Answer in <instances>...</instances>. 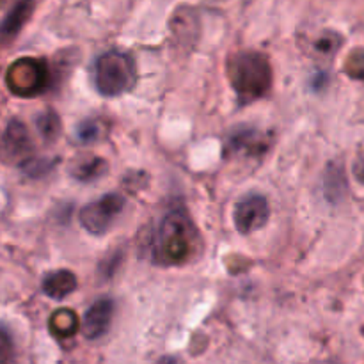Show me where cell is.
<instances>
[{
    "mask_svg": "<svg viewBox=\"0 0 364 364\" xmlns=\"http://www.w3.org/2000/svg\"><path fill=\"white\" fill-rule=\"evenodd\" d=\"M6 84L7 89L20 98L41 95L50 85L48 64L36 57H21L7 68Z\"/></svg>",
    "mask_w": 364,
    "mask_h": 364,
    "instance_id": "277c9868",
    "label": "cell"
},
{
    "mask_svg": "<svg viewBox=\"0 0 364 364\" xmlns=\"http://www.w3.org/2000/svg\"><path fill=\"white\" fill-rule=\"evenodd\" d=\"M124 208V198L121 194H105L89 203L80 210V224L87 233L105 235L112 228Z\"/></svg>",
    "mask_w": 364,
    "mask_h": 364,
    "instance_id": "5b68a950",
    "label": "cell"
},
{
    "mask_svg": "<svg viewBox=\"0 0 364 364\" xmlns=\"http://www.w3.org/2000/svg\"><path fill=\"white\" fill-rule=\"evenodd\" d=\"M323 192L331 203H338L347 194V176L341 164L331 162L326 169L323 178Z\"/></svg>",
    "mask_w": 364,
    "mask_h": 364,
    "instance_id": "4fadbf2b",
    "label": "cell"
},
{
    "mask_svg": "<svg viewBox=\"0 0 364 364\" xmlns=\"http://www.w3.org/2000/svg\"><path fill=\"white\" fill-rule=\"evenodd\" d=\"M199 247V231L183 208L173 210L160 223L153 245L159 265L176 267L192 259Z\"/></svg>",
    "mask_w": 364,
    "mask_h": 364,
    "instance_id": "6da1fadb",
    "label": "cell"
},
{
    "mask_svg": "<svg viewBox=\"0 0 364 364\" xmlns=\"http://www.w3.org/2000/svg\"><path fill=\"white\" fill-rule=\"evenodd\" d=\"M48 327H50V333H52L53 336L64 340V338L73 336V334L78 331V327H80V323H78V316L73 309L60 308L57 309L55 313H52Z\"/></svg>",
    "mask_w": 364,
    "mask_h": 364,
    "instance_id": "9a60e30c",
    "label": "cell"
},
{
    "mask_svg": "<svg viewBox=\"0 0 364 364\" xmlns=\"http://www.w3.org/2000/svg\"><path fill=\"white\" fill-rule=\"evenodd\" d=\"M14 2H18V0H0V7H6V6H13Z\"/></svg>",
    "mask_w": 364,
    "mask_h": 364,
    "instance_id": "603a6c76",
    "label": "cell"
},
{
    "mask_svg": "<svg viewBox=\"0 0 364 364\" xmlns=\"http://www.w3.org/2000/svg\"><path fill=\"white\" fill-rule=\"evenodd\" d=\"M137 82V64L130 53L110 50L95 63V84L102 96L112 98L130 91Z\"/></svg>",
    "mask_w": 364,
    "mask_h": 364,
    "instance_id": "3957f363",
    "label": "cell"
},
{
    "mask_svg": "<svg viewBox=\"0 0 364 364\" xmlns=\"http://www.w3.org/2000/svg\"><path fill=\"white\" fill-rule=\"evenodd\" d=\"M270 217V206L265 196L249 194L235 205L233 220L238 233L251 235L262 230Z\"/></svg>",
    "mask_w": 364,
    "mask_h": 364,
    "instance_id": "8992f818",
    "label": "cell"
},
{
    "mask_svg": "<svg viewBox=\"0 0 364 364\" xmlns=\"http://www.w3.org/2000/svg\"><path fill=\"white\" fill-rule=\"evenodd\" d=\"M343 45V38L334 31H326L315 39V52L320 55L333 57Z\"/></svg>",
    "mask_w": 364,
    "mask_h": 364,
    "instance_id": "ac0fdd59",
    "label": "cell"
},
{
    "mask_svg": "<svg viewBox=\"0 0 364 364\" xmlns=\"http://www.w3.org/2000/svg\"><path fill=\"white\" fill-rule=\"evenodd\" d=\"M36 127H38V132L41 134L43 141L45 142L57 141V137L60 135V130H63L60 117L57 116V112H53V110H45L43 114H39V116L36 117Z\"/></svg>",
    "mask_w": 364,
    "mask_h": 364,
    "instance_id": "2e32d148",
    "label": "cell"
},
{
    "mask_svg": "<svg viewBox=\"0 0 364 364\" xmlns=\"http://www.w3.org/2000/svg\"><path fill=\"white\" fill-rule=\"evenodd\" d=\"M156 364H180V363H178V359L171 358V355H164L162 359H159V363Z\"/></svg>",
    "mask_w": 364,
    "mask_h": 364,
    "instance_id": "7402d4cb",
    "label": "cell"
},
{
    "mask_svg": "<svg viewBox=\"0 0 364 364\" xmlns=\"http://www.w3.org/2000/svg\"><path fill=\"white\" fill-rule=\"evenodd\" d=\"M352 174H354L355 181L364 185V151L359 153L358 159L354 160V166H352Z\"/></svg>",
    "mask_w": 364,
    "mask_h": 364,
    "instance_id": "44dd1931",
    "label": "cell"
},
{
    "mask_svg": "<svg viewBox=\"0 0 364 364\" xmlns=\"http://www.w3.org/2000/svg\"><path fill=\"white\" fill-rule=\"evenodd\" d=\"M14 343L9 331L0 326V364H13Z\"/></svg>",
    "mask_w": 364,
    "mask_h": 364,
    "instance_id": "ffe728a7",
    "label": "cell"
},
{
    "mask_svg": "<svg viewBox=\"0 0 364 364\" xmlns=\"http://www.w3.org/2000/svg\"><path fill=\"white\" fill-rule=\"evenodd\" d=\"M77 276L70 270H55V272L48 274V276L43 279V294L50 299H55V301H60V299L68 297L70 294H73L77 290Z\"/></svg>",
    "mask_w": 364,
    "mask_h": 364,
    "instance_id": "7c38bea8",
    "label": "cell"
},
{
    "mask_svg": "<svg viewBox=\"0 0 364 364\" xmlns=\"http://www.w3.org/2000/svg\"><path fill=\"white\" fill-rule=\"evenodd\" d=\"M0 153H2L4 160L14 164H25L32 159L34 142H32L27 127L21 121L13 119L7 124L2 141H0Z\"/></svg>",
    "mask_w": 364,
    "mask_h": 364,
    "instance_id": "ba28073f",
    "label": "cell"
},
{
    "mask_svg": "<svg viewBox=\"0 0 364 364\" xmlns=\"http://www.w3.org/2000/svg\"><path fill=\"white\" fill-rule=\"evenodd\" d=\"M343 71L354 80H364V48H354L343 63Z\"/></svg>",
    "mask_w": 364,
    "mask_h": 364,
    "instance_id": "d6986e66",
    "label": "cell"
},
{
    "mask_svg": "<svg viewBox=\"0 0 364 364\" xmlns=\"http://www.w3.org/2000/svg\"><path fill=\"white\" fill-rule=\"evenodd\" d=\"M269 151V137L251 127H238L228 135L224 144V156H262Z\"/></svg>",
    "mask_w": 364,
    "mask_h": 364,
    "instance_id": "52a82bcc",
    "label": "cell"
},
{
    "mask_svg": "<svg viewBox=\"0 0 364 364\" xmlns=\"http://www.w3.org/2000/svg\"><path fill=\"white\" fill-rule=\"evenodd\" d=\"M169 27L178 41H194L199 31V16L192 7H178L171 16Z\"/></svg>",
    "mask_w": 364,
    "mask_h": 364,
    "instance_id": "8fae6325",
    "label": "cell"
},
{
    "mask_svg": "<svg viewBox=\"0 0 364 364\" xmlns=\"http://www.w3.org/2000/svg\"><path fill=\"white\" fill-rule=\"evenodd\" d=\"M114 315V302L103 297L92 302L91 308L85 311L84 322H82V333L87 340H100L109 331Z\"/></svg>",
    "mask_w": 364,
    "mask_h": 364,
    "instance_id": "9c48e42d",
    "label": "cell"
},
{
    "mask_svg": "<svg viewBox=\"0 0 364 364\" xmlns=\"http://www.w3.org/2000/svg\"><path fill=\"white\" fill-rule=\"evenodd\" d=\"M103 128L105 127L98 119L82 121L77 127L75 137H77V142H80V144H92V142H98L102 139Z\"/></svg>",
    "mask_w": 364,
    "mask_h": 364,
    "instance_id": "e0dca14e",
    "label": "cell"
},
{
    "mask_svg": "<svg viewBox=\"0 0 364 364\" xmlns=\"http://www.w3.org/2000/svg\"><path fill=\"white\" fill-rule=\"evenodd\" d=\"M226 73L240 105L258 102L272 87L274 73L265 53L255 50L237 52L228 59Z\"/></svg>",
    "mask_w": 364,
    "mask_h": 364,
    "instance_id": "7a4b0ae2",
    "label": "cell"
},
{
    "mask_svg": "<svg viewBox=\"0 0 364 364\" xmlns=\"http://www.w3.org/2000/svg\"><path fill=\"white\" fill-rule=\"evenodd\" d=\"M36 9V0H18L11 6L9 13L0 21V43H9L20 34L21 28L31 20Z\"/></svg>",
    "mask_w": 364,
    "mask_h": 364,
    "instance_id": "30bf717a",
    "label": "cell"
},
{
    "mask_svg": "<svg viewBox=\"0 0 364 364\" xmlns=\"http://www.w3.org/2000/svg\"><path fill=\"white\" fill-rule=\"evenodd\" d=\"M107 169H109V164L100 156H84V159L77 160V164L71 169V176L77 181L89 183V181L102 178L107 173Z\"/></svg>",
    "mask_w": 364,
    "mask_h": 364,
    "instance_id": "5bb4252c",
    "label": "cell"
}]
</instances>
